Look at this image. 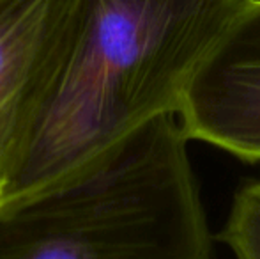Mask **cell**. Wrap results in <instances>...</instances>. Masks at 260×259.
<instances>
[{
    "mask_svg": "<svg viewBox=\"0 0 260 259\" xmlns=\"http://www.w3.org/2000/svg\"><path fill=\"white\" fill-rule=\"evenodd\" d=\"M250 0H82L71 48L0 192L30 199L96 169L175 114L193 73Z\"/></svg>",
    "mask_w": 260,
    "mask_h": 259,
    "instance_id": "obj_1",
    "label": "cell"
},
{
    "mask_svg": "<svg viewBox=\"0 0 260 259\" xmlns=\"http://www.w3.org/2000/svg\"><path fill=\"white\" fill-rule=\"evenodd\" d=\"M0 259H212L177 116L145 123L78 180L0 206Z\"/></svg>",
    "mask_w": 260,
    "mask_h": 259,
    "instance_id": "obj_2",
    "label": "cell"
},
{
    "mask_svg": "<svg viewBox=\"0 0 260 259\" xmlns=\"http://www.w3.org/2000/svg\"><path fill=\"white\" fill-rule=\"evenodd\" d=\"M82 0L0 6V192L6 187L71 48Z\"/></svg>",
    "mask_w": 260,
    "mask_h": 259,
    "instance_id": "obj_3",
    "label": "cell"
},
{
    "mask_svg": "<svg viewBox=\"0 0 260 259\" xmlns=\"http://www.w3.org/2000/svg\"><path fill=\"white\" fill-rule=\"evenodd\" d=\"M188 140L260 162V0H250L200 63L177 112Z\"/></svg>",
    "mask_w": 260,
    "mask_h": 259,
    "instance_id": "obj_4",
    "label": "cell"
},
{
    "mask_svg": "<svg viewBox=\"0 0 260 259\" xmlns=\"http://www.w3.org/2000/svg\"><path fill=\"white\" fill-rule=\"evenodd\" d=\"M218 238L236 259H260V183L244 185L237 190Z\"/></svg>",
    "mask_w": 260,
    "mask_h": 259,
    "instance_id": "obj_5",
    "label": "cell"
},
{
    "mask_svg": "<svg viewBox=\"0 0 260 259\" xmlns=\"http://www.w3.org/2000/svg\"><path fill=\"white\" fill-rule=\"evenodd\" d=\"M4 2H6V0H0V6H2V4H4Z\"/></svg>",
    "mask_w": 260,
    "mask_h": 259,
    "instance_id": "obj_6",
    "label": "cell"
}]
</instances>
